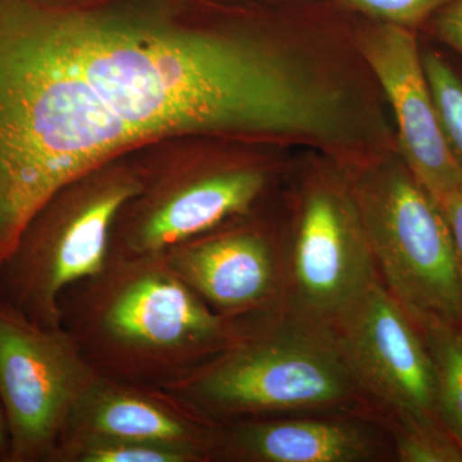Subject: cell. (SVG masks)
Listing matches in <instances>:
<instances>
[{"label":"cell","instance_id":"cell-1","mask_svg":"<svg viewBox=\"0 0 462 462\" xmlns=\"http://www.w3.org/2000/svg\"><path fill=\"white\" fill-rule=\"evenodd\" d=\"M302 102L293 57L254 39L0 0V243L129 145L287 135Z\"/></svg>","mask_w":462,"mask_h":462},{"label":"cell","instance_id":"cell-2","mask_svg":"<svg viewBox=\"0 0 462 462\" xmlns=\"http://www.w3.org/2000/svg\"><path fill=\"white\" fill-rule=\"evenodd\" d=\"M60 327L87 363L118 382L162 387L221 354L242 320L217 314L165 254L109 252L97 275L60 300Z\"/></svg>","mask_w":462,"mask_h":462},{"label":"cell","instance_id":"cell-3","mask_svg":"<svg viewBox=\"0 0 462 462\" xmlns=\"http://www.w3.org/2000/svg\"><path fill=\"white\" fill-rule=\"evenodd\" d=\"M160 389L214 424L303 413L378 419L379 412L336 330L282 312L242 319L226 349Z\"/></svg>","mask_w":462,"mask_h":462},{"label":"cell","instance_id":"cell-4","mask_svg":"<svg viewBox=\"0 0 462 462\" xmlns=\"http://www.w3.org/2000/svg\"><path fill=\"white\" fill-rule=\"evenodd\" d=\"M352 191L389 293L418 324L462 322L454 240L436 200L398 166L367 173Z\"/></svg>","mask_w":462,"mask_h":462},{"label":"cell","instance_id":"cell-5","mask_svg":"<svg viewBox=\"0 0 462 462\" xmlns=\"http://www.w3.org/2000/svg\"><path fill=\"white\" fill-rule=\"evenodd\" d=\"M141 190V182L117 179L72 200L66 188L58 193L33 218L0 273L5 305L42 327L62 328L63 293L106 266L116 218Z\"/></svg>","mask_w":462,"mask_h":462},{"label":"cell","instance_id":"cell-6","mask_svg":"<svg viewBox=\"0 0 462 462\" xmlns=\"http://www.w3.org/2000/svg\"><path fill=\"white\" fill-rule=\"evenodd\" d=\"M282 314L333 328L378 278L354 191L309 182L282 238Z\"/></svg>","mask_w":462,"mask_h":462},{"label":"cell","instance_id":"cell-7","mask_svg":"<svg viewBox=\"0 0 462 462\" xmlns=\"http://www.w3.org/2000/svg\"><path fill=\"white\" fill-rule=\"evenodd\" d=\"M98 375L63 328L42 327L0 302V397L16 457H54Z\"/></svg>","mask_w":462,"mask_h":462},{"label":"cell","instance_id":"cell-8","mask_svg":"<svg viewBox=\"0 0 462 462\" xmlns=\"http://www.w3.org/2000/svg\"><path fill=\"white\" fill-rule=\"evenodd\" d=\"M334 330L349 366L379 411L410 412L440 421L436 372L420 327L379 276Z\"/></svg>","mask_w":462,"mask_h":462},{"label":"cell","instance_id":"cell-9","mask_svg":"<svg viewBox=\"0 0 462 462\" xmlns=\"http://www.w3.org/2000/svg\"><path fill=\"white\" fill-rule=\"evenodd\" d=\"M363 53L393 108L407 169L438 206L462 190V170L449 148L418 42L410 27L380 23Z\"/></svg>","mask_w":462,"mask_h":462},{"label":"cell","instance_id":"cell-10","mask_svg":"<svg viewBox=\"0 0 462 462\" xmlns=\"http://www.w3.org/2000/svg\"><path fill=\"white\" fill-rule=\"evenodd\" d=\"M162 254L173 272L217 314L249 319L282 311V238L270 230L214 229Z\"/></svg>","mask_w":462,"mask_h":462},{"label":"cell","instance_id":"cell-11","mask_svg":"<svg viewBox=\"0 0 462 462\" xmlns=\"http://www.w3.org/2000/svg\"><path fill=\"white\" fill-rule=\"evenodd\" d=\"M214 460L385 462L394 454L376 418L303 413L216 425Z\"/></svg>","mask_w":462,"mask_h":462},{"label":"cell","instance_id":"cell-12","mask_svg":"<svg viewBox=\"0 0 462 462\" xmlns=\"http://www.w3.org/2000/svg\"><path fill=\"white\" fill-rule=\"evenodd\" d=\"M258 169L225 170L180 182L149 203L125 234L121 254H162L248 212L266 189Z\"/></svg>","mask_w":462,"mask_h":462},{"label":"cell","instance_id":"cell-13","mask_svg":"<svg viewBox=\"0 0 462 462\" xmlns=\"http://www.w3.org/2000/svg\"><path fill=\"white\" fill-rule=\"evenodd\" d=\"M216 425L162 389L147 392L99 374L76 404L62 440L98 437L172 443L203 449L212 461Z\"/></svg>","mask_w":462,"mask_h":462},{"label":"cell","instance_id":"cell-14","mask_svg":"<svg viewBox=\"0 0 462 462\" xmlns=\"http://www.w3.org/2000/svg\"><path fill=\"white\" fill-rule=\"evenodd\" d=\"M418 325L436 372L438 416L462 448V322Z\"/></svg>","mask_w":462,"mask_h":462},{"label":"cell","instance_id":"cell-15","mask_svg":"<svg viewBox=\"0 0 462 462\" xmlns=\"http://www.w3.org/2000/svg\"><path fill=\"white\" fill-rule=\"evenodd\" d=\"M378 420L391 439L394 461L462 462L460 445L437 419L380 410Z\"/></svg>","mask_w":462,"mask_h":462},{"label":"cell","instance_id":"cell-16","mask_svg":"<svg viewBox=\"0 0 462 462\" xmlns=\"http://www.w3.org/2000/svg\"><path fill=\"white\" fill-rule=\"evenodd\" d=\"M54 457L72 462L211 461V456L196 447L98 437H66Z\"/></svg>","mask_w":462,"mask_h":462},{"label":"cell","instance_id":"cell-17","mask_svg":"<svg viewBox=\"0 0 462 462\" xmlns=\"http://www.w3.org/2000/svg\"><path fill=\"white\" fill-rule=\"evenodd\" d=\"M422 63L447 142L462 170V79L434 51L422 54Z\"/></svg>","mask_w":462,"mask_h":462},{"label":"cell","instance_id":"cell-18","mask_svg":"<svg viewBox=\"0 0 462 462\" xmlns=\"http://www.w3.org/2000/svg\"><path fill=\"white\" fill-rule=\"evenodd\" d=\"M343 7L392 25L411 27L433 17L452 0H337Z\"/></svg>","mask_w":462,"mask_h":462},{"label":"cell","instance_id":"cell-19","mask_svg":"<svg viewBox=\"0 0 462 462\" xmlns=\"http://www.w3.org/2000/svg\"><path fill=\"white\" fill-rule=\"evenodd\" d=\"M433 27L440 41L462 54V0H452L438 11Z\"/></svg>","mask_w":462,"mask_h":462},{"label":"cell","instance_id":"cell-20","mask_svg":"<svg viewBox=\"0 0 462 462\" xmlns=\"http://www.w3.org/2000/svg\"><path fill=\"white\" fill-rule=\"evenodd\" d=\"M445 215L452 240H454L456 264H457L458 278L462 289V190L451 194L439 205Z\"/></svg>","mask_w":462,"mask_h":462},{"label":"cell","instance_id":"cell-21","mask_svg":"<svg viewBox=\"0 0 462 462\" xmlns=\"http://www.w3.org/2000/svg\"><path fill=\"white\" fill-rule=\"evenodd\" d=\"M3 442V427H2V419H0V446H2Z\"/></svg>","mask_w":462,"mask_h":462}]
</instances>
